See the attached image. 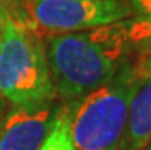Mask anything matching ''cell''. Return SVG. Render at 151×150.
<instances>
[{
	"instance_id": "1",
	"label": "cell",
	"mask_w": 151,
	"mask_h": 150,
	"mask_svg": "<svg viewBox=\"0 0 151 150\" xmlns=\"http://www.w3.org/2000/svg\"><path fill=\"white\" fill-rule=\"evenodd\" d=\"M130 45L127 23L121 22L54 35L49 40L47 61L55 96L73 103L107 83L124 64Z\"/></svg>"
},
{
	"instance_id": "2",
	"label": "cell",
	"mask_w": 151,
	"mask_h": 150,
	"mask_svg": "<svg viewBox=\"0 0 151 150\" xmlns=\"http://www.w3.org/2000/svg\"><path fill=\"white\" fill-rule=\"evenodd\" d=\"M137 78L122 64L107 83L69 103L70 136L75 150H121L128 104Z\"/></svg>"
},
{
	"instance_id": "3",
	"label": "cell",
	"mask_w": 151,
	"mask_h": 150,
	"mask_svg": "<svg viewBox=\"0 0 151 150\" xmlns=\"http://www.w3.org/2000/svg\"><path fill=\"white\" fill-rule=\"evenodd\" d=\"M0 95L14 106L55 98L44 43L37 34L6 20L0 38Z\"/></svg>"
},
{
	"instance_id": "4",
	"label": "cell",
	"mask_w": 151,
	"mask_h": 150,
	"mask_svg": "<svg viewBox=\"0 0 151 150\" xmlns=\"http://www.w3.org/2000/svg\"><path fill=\"white\" fill-rule=\"evenodd\" d=\"M130 15L127 0H22L9 20L40 37L87 31Z\"/></svg>"
},
{
	"instance_id": "5",
	"label": "cell",
	"mask_w": 151,
	"mask_h": 150,
	"mask_svg": "<svg viewBox=\"0 0 151 150\" xmlns=\"http://www.w3.org/2000/svg\"><path fill=\"white\" fill-rule=\"evenodd\" d=\"M64 104L49 100L34 106H15L9 110L0 132V150H38Z\"/></svg>"
},
{
	"instance_id": "6",
	"label": "cell",
	"mask_w": 151,
	"mask_h": 150,
	"mask_svg": "<svg viewBox=\"0 0 151 150\" xmlns=\"http://www.w3.org/2000/svg\"><path fill=\"white\" fill-rule=\"evenodd\" d=\"M151 143V77L137 80L128 104L121 150H147Z\"/></svg>"
},
{
	"instance_id": "7",
	"label": "cell",
	"mask_w": 151,
	"mask_h": 150,
	"mask_svg": "<svg viewBox=\"0 0 151 150\" xmlns=\"http://www.w3.org/2000/svg\"><path fill=\"white\" fill-rule=\"evenodd\" d=\"M38 150H75L69 124V104H64L55 121L54 129Z\"/></svg>"
},
{
	"instance_id": "8",
	"label": "cell",
	"mask_w": 151,
	"mask_h": 150,
	"mask_svg": "<svg viewBox=\"0 0 151 150\" xmlns=\"http://www.w3.org/2000/svg\"><path fill=\"white\" fill-rule=\"evenodd\" d=\"M130 43L137 49V55L151 52V20H133L127 23Z\"/></svg>"
},
{
	"instance_id": "9",
	"label": "cell",
	"mask_w": 151,
	"mask_h": 150,
	"mask_svg": "<svg viewBox=\"0 0 151 150\" xmlns=\"http://www.w3.org/2000/svg\"><path fill=\"white\" fill-rule=\"evenodd\" d=\"M131 69H133V75L137 80L150 78L151 77V52L144 54V55H137L136 63L131 66Z\"/></svg>"
},
{
	"instance_id": "10",
	"label": "cell",
	"mask_w": 151,
	"mask_h": 150,
	"mask_svg": "<svg viewBox=\"0 0 151 150\" xmlns=\"http://www.w3.org/2000/svg\"><path fill=\"white\" fill-rule=\"evenodd\" d=\"M133 14L139 20H151V0H127Z\"/></svg>"
},
{
	"instance_id": "11",
	"label": "cell",
	"mask_w": 151,
	"mask_h": 150,
	"mask_svg": "<svg viewBox=\"0 0 151 150\" xmlns=\"http://www.w3.org/2000/svg\"><path fill=\"white\" fill-rule=\"evenodd\" d=\"M22 0H0V23L9 20Z\"/></svg>"
},
{
	"instance_id": "12",
	"label": "cell",
	"mask_w": 151,
	"mask_h": 150,
	"mask_svg": "<svg viewBox=\"0 0 151 150\" xmlns=\"http://www.w3.org/2000/svg\"><path fill=\"white\" fill-rule=\"evenodd\" d=\"M2 28H3V25L0 23V38H2Z\"/></svg>"
},
{
	"instance_id": "13",
	"label": "cell",
	"mask_w": 151,
	"mask_h": 150,
	"mask_svg": "<svg viewBox=\"0 0 151 150\" xmlns=\"http://www.w3.org/2000/svg\"><path fill=\"white\" fill-rule=\"evenodd\" d=\"M148 150H151V149H148Z\"/></svg>"
}]
</instances>
